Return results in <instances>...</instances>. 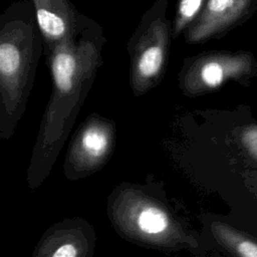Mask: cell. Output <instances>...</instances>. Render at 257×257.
I'll list each match as a JSON object with an SVG mask.
<instances>
[{
	"label": "cell",
	"instance_id": "6da1fadb",
	"mask_svg": "<svg viewBox=\"0 0 257 257\" xmlns=\"http://www.w3.org/2000/svg\"><path fill=\"white\" fill-rule=\"evenodd\" d=\"M169 0H156L141 18L132 39L135 79L138 84L152 81L160 73L170 45L172 23L167 17Z\"/></svg>",
	"mask_w": 257,
	"mask_h": 257
},
{
	"label": "cell",
	"instance_id": "8992f818",
	"mask_svg": "<svg viewBox=\"0 0 257 257\" xmlns=\"http://www.w3.org/2000/svg\"><path fill=\"white\" fill-rule=\"evenodd\" d=\"M37 26L52 47L74 37L82 17L69 0H32Z\"/></svg>",
	"mask_w": 257,
	"mask_h": 257
},
{
	"label": "cell",
	"instance_id": "3957f363",
	"mask_svg": "<svg viewBox=\"0 0 257 257\" xmlns=\"http://www.w3.org/2000/svg\"><path fill=\"white\" fill-rule=\"evenodd\" d=\"M115 215L121 226L140 239L162 244L177 238V228L167 211L147 197L127 194Z\"/></svg>",
	"mask_w": 257,
	"mask_h": 257
},
{
	"label": "cell",
	"instance_id": "ba28073f",
	"mask_svg": "<svg viewBox=\"0 0 257 257\" xmlns=\"http://www.w3.org/2000/svg\"><path fill=\"white\" fill-rule=\"evenodd\" d=\"M212 230L217 239L233 253L243 257H257V243L222 223H213Z\"/></svg>",
	"mask_w": 257,
	"mask_h": 257
},
{
	"label": "cell",
	"instance_id": "52a82bcc",
	"mask_svg": "<svg viewBox=\"0 0 257 257\" xmlns=\"http://www.w3.org/2000/svg\"><path fill=\"white\" fill-rule=\"evenodd\" d=\"M111 143V131L102 122L89 123L77 139L73 157L81 167L97 165L107 154Z\"/></svg>",
	"mask_w": 257,
	"mask_h": 257
},
{
	"label": "cell",
	"instance_id": "30bf717a",
	"mask_svg": "<svg viewBox=\"0 0 257 257\" xmlns=\"http://www.w3.org/2000/svg\"><path fill=\"white\" fill-rule=\"evenodd\" d=\"M45 255L52 257H76L80 255V251L78 244L69 238H65L57 245L55 244Z\"/></svg>",
	"mask_w": 257,
	"mask_h": 257
},
{
	"label": "cell",
	"instance_id": "277c9868",
	"mask_svg": "<svg viewBox=\"0 0 257 257\" xmlns=\"http://www.w3.org/2000/svg\"><path fill=\"white\" fill-rule=\"evenodd\" d=\"M257 9V0H208L187 28L189 43H199L221 35L252 16Z\"/></svg>",
	"mask_w": 257,
	"mask_h": 257
},
{
	"label": "cell",
	"instance_id": "8fae6325",
	"mask_svg": "<svg viewBox=\"0 0 257 257\" xmlns=\"http://www.w3.org/2000/svg\"><path fill=\"white\" fill-rule=\"evenodd\" d=\"M241 142L249 155L257 161V124L244 127L241 133Z\"/></svg>",
	"mask_w": 257,
	"mask_h": 257
},
{
	"label": "cell",
	"instance_id": "9c48e42d",
	"mask_svg": "<svg viewBox=\"0 0 257 257\" xmlns=\"http://www.w3.org/2000/svg\"><path fill=\"white\" fill-rule=\"evenodd\" d=\"M208 0H178L172 22V37L176 38L199 16Z\"/></svg>",
	"mask_w": 257,
	"mask_h": 257
},
{
	"label": "cell",
	"instance_id": "5b68a950",
	"mask_svg": "<svg viewBox=\"0 0 257 257\" xmlns=\"http://www.w3.org/2000/svg\"><path fill=\"white\" fill-rule=\"evenodd\" d=\"M252 56L249 53L213 52L199 57L187 78L195 90L216 88L229 78H238L251 70Z\"/></svg>",
	"mask_w": 257,
	"mask_h": 257
},
{
	"label": "cell",
	"instance_id": "7a4b0ae2",
	"mask_svg": "<svg viewBox=\"0 0 257 257\" xmlns=\"http://www.w3.org/2000/svg\"><path fill=\"white\" fill-rule=\"evenodd\" d=\"M35 39L34 26L21 18L7 19L0 31V80L7 110L18 103Z\"/></svg>",
	"mask_w": 257,
	"mask_h": 257
}]
</instances>
